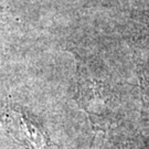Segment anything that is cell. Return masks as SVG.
Instances as JSON below:
<instances>
[{"instance_id":"cell-1","label":"cell","mask_w":149,"mask_h":149,"mask_svg":"<svg viewBox=\"0 0 149 149\" xmlns=\"http://www.w3.org/2000/svg\"><path fill=\"white\" fill-rule=\"evenodd\" d=\"M2 122L8 132L16 139L34 149H42L47 145V138L42 130L24 113L18 108H9L2 115Z\"/></svg>"}]
</instances>
